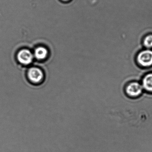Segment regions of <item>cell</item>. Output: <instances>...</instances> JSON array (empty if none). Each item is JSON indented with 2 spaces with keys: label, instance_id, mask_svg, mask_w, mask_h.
<instances>
[{
  "label": "cell",
  "instance_id": "cell-5",
  "mask_svg": "<svg viewBox=\"0 0 152 152\" xmlns=\"http://www.w3.org/2000/svg\"><path fill=\"white\" fill-rule=\"evenodd\" d=\"M48 50L43 47H38L34 51V55L37 59L44 60L48 56Z\"/></svg>",
  "mask_w": 152,
  "mask_h": 152
},
{
  "label": "cell",
  "instance_id": "cell-7",
  "mask_svg": "<svg viewBox=\"0 0 152 152\" xmlns=\"http://www.w3.org/2000/svg\"><path fill=\"white\" fill-rule=\"evenodd\" d=\"M144 44L146 48H152V35H149L145 37L144 39Z\"/></svg>",
  "mask_w": 152,
  "mask_h": 152
},
{
  "label": "cell",
  "instance_id": "cell-3",
  "mask_svg": "<svg viewBox=\"0 0 152 152\" xmlns=\"http://www.w3.org/2000/svg\"><path fill=\"white\" fill-rule=\"evenodd\" d=\"M17 58L19 63L24 65H29L32 62L34 56L31 51L27 49H23L19 51Z\"/></svg>",
  "mask_w": 152,
  "mask_h": 152
},
{
  "label": "cell",
  "instance_id": "cell-6",
  "mask_svg": "<svg viewBox=\"0 0 152 152\" xmlns=\"http://www.w3.org/2000/svg\"><path fill=\"white\" fill-rule=\"evenodd\" d=\"M143 87L146 90L152 91V73L145 76L143 80Z\"/></svg>",
  "mask_w": 152,
  "mask_h": 152
},
{
  "label": "cell",
  "instance_id": "cell-1",
  "mask_svg": "<svg viewBox=\"0 0 152 152\" xmlns=\"http://www.w3.org/2000/svg\"><path fill=\"white\" fill-rule=\"evenodd\" d=\"M137 61L140 64L144 66L152 65V51L150 50H143L139 54Z\"/></svg>",
  "mask_w": 152,
  "mask_h": 152
},
{
  "label": "cell",
  "instance_id": "cell-2",
  "mask_svg": "<svg viewBox=\"0 0 152 152\" xmlns=\"http://www.w3.org/2000/svg\"><path fill=\"white\" fill-rule=\"evenodd\" d=\"M27 76L31 82L34 83H38L43 80L44 75L40 69L34 67L28 70Z\"/></svg>",
  "mask_w": 152,
  "mask_h": 152
},
{
  "label": "cell",
  "instance_id": "cell-4",
  "mask_svg": "<svg viewBox=\"0 0 152 152\" xmlns=\"http://www.w3.org/2000/svg\"><path fill=\"white\" fill-rule=\"evenodd\" d=\"M143 90V86L137 82H133L128 85L126 88V92L131 96H139Z\"/></svg>",
  "mask_w": 152,
  "mask_h": 152
},
{
  "label": "cell",
  "instance_id": "cell-8",
  "mask_svg": "<svg viewBox=\"0 0 152 152\" xmlns=\"http://www.w3.org/2000/svg\"><path fill=\"white\" fill-rule=\"evenodd\" d=\"M63 1H68L69 0H63Z\"/></svg>",
  "mask_w": 152,
  "mask_h": 152
}]
</instances>
